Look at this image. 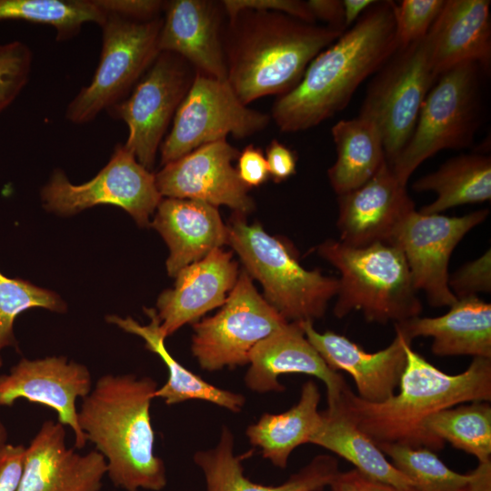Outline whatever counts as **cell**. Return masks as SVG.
<instances>
[{
	"label": "cell",
	"mask_w": 491,
	"mask_h": 491,
	"mask_svg": "<svg viewBox=\"0 0 491 491\" xmlns=\"http://www.w3.org/2000/svg\"><path fill=\"white\" fill-rule=\"evenodd\" d=\"M394 1H376L308 65L302 79L277 96L271 116L283 132L312 128L343 110L359 85L398 49Z\"/></svg>",
	"instance_id": "1"
},
{
	"label": "cell",
	"mask_w": 491,
	"mask_h": 491,
	"mask_svg": "<svg viewBox=\"0 0 491 491\" xmlns=\"http://www.w3.org/2000/svg\"><path fill=\"white\" fill-rule=\"evenodd\" d=\"M343 32L271 11L243 10L224 29L226 80L245 104L283 95Z\"/></svg>",
	"instance_id": "2"
},
{
	"label": "cell",
	"mask_w": 491,
	"mask_h": 491,
	"mask_svg": "<svg viewBox=\"0 0 491 491\" xmlns=\"http://www.w3.org/2000/svg\"><path fill=\"white\" fill-rule=\"evenodd\" d=\"M156 389L150 376L106 374L77 412L86 440L105 459L110 481L125 491H160L167 484L165 463L154 452L150 406Z\"/></svg>",
	"instance_id": "3"
},
{
	"label": "cell",
	"mask_w": 491,
	"mask_h": 491,
	"mask_svg": "<svg viewBox=\"0 0 491 491\" xmlns=\"http://www.w3.org/2000/svg\"><path fill=\"white\" fill-rule=\"evenodd\" d=\"M406 363L400 391L388 399L372 403L348 387L341 404L356 426L376 444L397 443L413 447L440 450L445 443L424 430L432 415L460 404L491 400V358L474 357L457 375H448L405 346Z\"/></svg>",
	"instance_id": "4"
},
{
	"label": "cell",
	"mask_w": 491,
	"mask_h": 491,
	"mask_svg": "<svg viewBox=\"0 0 491 491\" xmlns=\"http://www.w3.org/2000/svg\"><path fill=\"white\" fill-rule=\"evenodd\" d=\"M317 253L340 273L334 315L359 311L368 322L401 323L419 316L423 306L401 249L389 242L355 247L326 240Z\"/></svg>",
	"instance_id": "5"
},
{
	"label": "cell",
	"mask_w": 491,
	"mask_h": 491,
	"mask_svg": "<svg viewBox=\"0 0 491 491\" xmlns=\"http://www.w3.org/2000/svg\"><path fill=\"white\" fill-rule=\"evenodd\" d=\"M227 227V244L239 256L246 272L264 289V298L288 322L324 316L337 294L338 278L302 266L288 246L267 234L259 224L249 225L235 212Z\"/></svg>",
	"instance_id": "6"
},
{
	"label": "cell",
	"mask_w": 491,
	"mask_h": 491,
	"mask_svg": "<svg viewBox=\"0 0 491 491\" xmlns=\"http://www.w3.org/2000/svg\"><path fill=\"white\" fill-rule=\"evenodd\" d=\"M476 63H465L441 74L427 94L414 132L390 165L406 185L426 159L446 149L471 145L480 124V73Z\"/></svg>",
	"instance_id": "7"
},
{
	"label": "cell",
	"mask_w": 491,
	"mask_h": 491,
	"mask_svg": "<svg viewBox=\"0 0 491 491\" xmlns=\"http://www.w3.org/2000/svg\"><path fill=\"white\" fill-rule=\"evenodd\" d=\"M162 17L139 20L108 13L102 28V50L91 82L65 109L73 124L93 121L125 99L159 55Z\"/></svg>",
	"instance_id": "8"
},
{
	"label": "cell",
	"mask_w": 491,
	"mask_h": 491,
	"mask_svg": "<svg viewBox=\"0 0 491 491\" xmlns=\"http://www.w3.org/2000/svg\"><path fill=\"white\" fill-rule=\"evenodd\" d=\"M437 78L426 35L398 48L371 80L359 116L373 122L379 130L389 165L408 143L423 103Z\"/></svg>",
	"instance_id": "9"
},
{
	"label": "cell",
	"mask_w": 491,
	"mask_h": 491,
	"mask_svg": "<svg viewBox=\"0 0 491 491\" xmlns=\"http://www.w3.org/2000/svg\"><path fill=\"white\" fill-rule=\"evenodd\" d=\"M271 116L245 105L227 80L195 72V79L160 145L165 165L206 144L231 135L245 138L265 129Z\"/></svg>",
	"instance_id": "10"
},
{
	"label": "cell",
	"mask_w": 491,
	"mask_h": 491,
	"mask_svg": "<svg viewBox=\"0 0 491 491\" xmlns=\"http://www.w3.org/2000/svg\"><path fill=\"white\" fill-rule=\"evenodd\" d=\"M288 323L241 271L220 311L193 325L191 350L205 371L244 366L260 341Z\"/></svg>",
	"instance_id": "11"
},
{
	"label": "cell",
	"mask_w": 491,
	"mask_h": 491,
	"mask_svg": "<svg viewBox=\"0 0 491 491\" xmlns=\"http://www.w3.org/2000/svg\"><path fill=\"white\" fill-rule=\"evenodd\" d=\"M155 176L124 145H117L108 163L88 182L74 185L56 169L41 190L44 207L59 215H73L97 205H113L127 212L140 226L162 199Z\"/></svg>",
	"instance_id": "12"
},
{
	"label": "cell",
	"mask_w": 491,
	"mask_h": 491,
	"mask_svg": "<svg viewBox=\"0 0 491 491\" xmlns=\"http://www.w3.org/2000/svg\"><path fill=\"white\" fill-rule=\"evenodd\" d=\"M195 76V70L184 58L160 52L128 96L107 110L125 123L128 135L124 145L149 171Z\"/></svg>",
	"instance_id": "13"
},
{
	"label": "cell",
	"mask_w": 491,
	"mask_h": 491,
	"mask_svg": "<svg viewBox=\"0 0 491 491\" xmlns=\"http://www.w3.org/2000/svg\"><path fill=\"white\" fill-rule=\"evenodd\" d=\"M488 215L487 209L462 216L415 210L389 242L403 252L415 288L425 293L431 306H450L457 300L448 286L450 256L463 237Z\"/></svg>",
	"instance_id": "14"
},
{
	"label": "cell",
	"mask_w": 491,
	"mask_h": 491,
	"mask_svg": "<svg viewBox=\"0 0 491 491\" xmlns=\"http://www.w3.org/2000/svg\"><path fill=\"white\" fill-rule=\"evenodd\" d=\"M92 388L91 373L83 364L63 356L22 358L8 374L0 376V406L25 399L51 408L57 421L72 429L74 447L80 450L87 440L78 424L76 400L85 397Z\"/></svg>",
	"instance_id": "15"
},
{
	"label": "cell",
	"mask_w": 491,
	"mask_h": 491,
	"mask_svg": "<svg viewBox=\"0 0 491 491\" xmlns=\"http://www.w3.org/2000/svg\"><path fill=\"white\" fill-rule=\"evenodd\" d=\"M238 155L226 139L204 145L163 165L155 174L157 189L162 197L226 205L246 215L254 209V201L232 165Z\"/></svg>",
	"instance_id": "16"
},
{
	"label": "cell",
	"mask_w": 491,
	"mask_h": 491,
	"mask_svg": "<svg viewBox=\"0 0 491 491\" xmlns=\"http://www.w3.org/2000/svg\"><path fill=\"white\" fill-rule=\"evenodd\" d=\"M340 242L355 247L390 242L416 205L386 161L367 182L338 195Z\"/></svg>",
	"instance_id": "17"
},
{
	"label": "cell",
	"mask_w": 491,
	"mask_h": 491,
	"mask_svg": "<svg viewBox=\"0 0 491 491\" xmlns=\"http://www.w3.org/2000/svg\"><path fill=\"white\" fill-rule=\"evenodd\" d=\"M65 426L45 420L25 446L16 491H100L107 473L95 449L81 454L65 442Z\"/></svg>",
	"instance_id": "18"
},
{
	"label": "cell",
	"mask_w": 491,
	"mask_h": 491,
	"mask_svg": "<svg viewBox=\"0 0 491 491\" xmlns=\"http://www.w3.org/2000/svg\"><path fill=\"white\" fill-rule=\"evenodd\" d=\"M163 11L159 51L181 56L199 74L226 80L223 45L226 15L221 2L171 0L165 2Z\"/></svg>",
	"instance_id": "19"
},
{
	"label": "cell",
	"mask_w": 491,
	"mask_h": 491,
	"mask_svg": "<svg viewBox=\"0 0 491 491\" xmlns=\"http://www.w3.org/2000/svg\"><path fill=\"white\" fill-rule=\"evenodd\" d=\"M301 326L309 343L332 370L352 376L360 398L377 403L395 395L406 363L405 346L412 342L399 329L395 328L396 337L389 346L368 353L344 336L316 331L311 321L301 322Z\"/></svg>",
	"instance_id": "20"
},
{
	"label": "cell",
	"mask_w": 491,
	"mask_h": 491,
	"mask_svg": "<svg viewBox=\"0 0 491 491\" xmlns=\"http://www.w3.org/2000/svg\"><path fill=\"white\" fill-rule=\"evenodd\" d=\"M233 254L220 248L183 269L172 289L157 298V316L165 338L185 324H195L208 311L222 306L238 277Z\"/></svg>",
	"instance_id": "21"
},
{
	"label": "cell",
	"mask_w": 491,
	"mask_h": 491,
	"mask_svg": "<svg viewBox=\"0 0 491 491\" xmlns=\"http://www.w3.org/2000/svg\"><path fill=\"white\" fill-rule=\"evenodd\" d=\"M245 376L246 386L257 393L282 392L278 382L283 374L314 376L326 386L327 406L336 405L349 387L343 376L332 370L309 343L301 322H289L260 341L252 350Z\"/></svg>",
	"instance_id": "22"
},
{
	"label": "cell",
	"mask_w": 491,
	"mask_h": 491,
	"mask_svg": "<svg viewBox=\"0 0 491 491\" xmlns=\"http://www.w3.org/2000/svg\"><path fill=\"white\" fill-rule=\"evenodd\" d=\"M488 0H445L426 35L431 64L437 77L465 63L487 73L491 64Z\"/></svg>",
	"instance_id": "23"
},
{
	"label": "cell",
	"mask_w": 491,
	"mask_h": 491,
	"mask_svg": "<svg viewBox=\"0 0 491 491\" xmlns=\"http://www.w3.org/2000/svg\"><path fill=\"white\" fill-rule=\"evenodd\" d=\"M155 210L150 225L169 247L166 270L170 276L227 244V227L217 208L210 204L165 197Z\"/></svg>",
	"instance_id": "24"
},
{
	"label": "cell",
	"mask_w": 491,
	"mask_h": 491,
	"mask_svg": "<svg viewBox=\"0 0 491 491\" xmlns=\"http://www.w3.org/2000/svg\"><path fill=\"white\" fill-rule=\"evenodd\" d=\"M443 316H416L395 324L411 341L432 337L438 356H472L491 358V305L477 296L457 299Z\"/></svg>",
	"instance_id": "25"
},
{
	"label": "cell",
	"mask_w": 491,
	"mask_h": 491,
	"mask_svg": "<svg viewBox=\"0 0 491 491\" xmlns=\"http://www.w3.org/2000/svg\"><path fill=\"white\" fill-rule=\"evenodd\" d=\"M242 459L234 454V436L226 426L222 428L215 447L194 456L195 463L205 475L206 491H321L340 472L336 458L319 455L282 485L263 486L244 476Z\"/></svg>",
	"instance_id": "26"
},
{
	"label": "cell",
	"mask_w": 491,
	"mask_h": 491,
	"mask_svg": "<svg viewBox=\"0 0 491 491\" xmlns=\"http://www.w3.org/2000/svg\"><path fill=\"white\" fill-rule=\"evenodd\" d=\"M144 309L150 318V322L145 326L130 316L124 318L111 315L107 316L105 320L126 333L140 336L145 340V348L156 354L166 366L167 381L157 387L154 394L155 398H162L168 406L188 400H204L232 412H239L245 405L246 398L240 394L207 383L176 361L165 347V338L160 330L161 322L156 310L145 307Z\"/></svg>",
	"instance_id": "27"
},
{
	"label": "cell",
	"mask_w": 491,
	"mask_h": 491,
	"mask_svg": "<svg viewBox=\"0 0 491 491\" xmlns=\"http://www.w3.org/2000/svg\"><path fill=\"white\" fill-rule=\"evenodd\" d=\"M320 413L321 424L309 443L336 454L372 480L403 491H416L414 483L397 470L376 444L356 426L341 400Z\"/></svg>",
	"instance_id": "28"
},
{
	"label": "cell",
	"mask_w": 491,
	"mask_h": 491,
	"mask_svg": "<svg viewBox=\"0 0 491 491\" xmlns=\"http://www.w3.org/2000/svg\"><path fill=\"white\" fill-rule=\"evenodd\" d=\"M321 395L317 386L308 380L302 386L299 401L280 414H264L249 426L246 436L263 456L280 468L287 465L289 456L300 445L309 443L321 424L318 405Z\"/></svg>",
	"instance_id": "29"
},
{
	"label": "cell",
	"mask_w": 491,
	"mask_h": 491,
	"mask_svg": "<svg viewBox=\"0 0 491 491\" xmlns=\"http://www.w3.org/2000/svg\"><path fill=\"white\" fill-rule=\"evenodd\" d=\"M331 134L337 156L327 175L340 195L367 182L386 160L381 134L368 119L341 120L333 125Z\"/></svg>",
	"instance_id": "30"
},
{
	"label": "cell",
	"mask_w": 491,
	"mask_h": 491,
	"mask_svg": "<svg viewBox=\"0 0 491 491\" xmlns=\"http://www.w3.org/2000/svg\"><path fill=\"white\" fill-rule=\"evenodd\" d=\"M412 188L437 195L432 203L419 210L422 214H439L458 205L489 201L491 158L483 154L456 155L436 171L418 178Z\"/></svg>",
	"instance_id": "31"
},
{
	"label": "cell",
	"mask_w": 491,
	"mask_h": 491,
	"mask_svg": "<svg viewBox=\"0 0 491 491\" xmlns=\"http://www.w3.org/2000/svg\"><path fill=\"white\" fill-rule=\"evenodd\" d=\"M105 0H0V21H25L52 26L57 41L75 37L86 23L103 25Z\"/></svg>",
	"instance_id": "32"
},
{
	"label": "cell",
	"mask_w": 491,
	"mask_h": 491,
	"mask_svg": "<svg viewBox=\"0 0 491 491\" xmlns=\"http://www.w3.org/2000/svg\"><path fill=\"white\" fill-rule=\"evenodd\" d=\"M423 427L434 439L450 443L478 462L491 460V406L487 402L443 409L429 416Z\"/></svg>",
	"instance_id": "33"
},
{
	"label": "cell",
	"mask_w": 491,
	"mask_h": 491,
	"mask_svg": "<svg viewBox=\"0 0 491 491\" xmlns=\"http://www.w3.org/2000/svg\"><path fill=\"white\" fill-rule=\"evenodd\" d=\"M393 466L410 479L416 491H466L469 474H459L446 466L434 450L397 443H378Z\"/></svg>",
	"instance_id": "34"
},
{
	"label": "cell",
	"mask_w": 491,
	"mask_h": 491,
	"mask_svg": "<svg viewBox=\"0 0 491 491\" xmlns=\"http://www.w3.org/2000/svg\"><path fill=\"white\" fill-rule=\"evenodd\" d=\"M34 307L56 313L66 311L65 303L56 293L26 280L9 278L0 272V368L3 366L1 351L8 346L17 348L14 334L15 318Z\"/></svg>",
	"instance_id": "35"
},
{
	"label": "cell",
	"mask_w": 491,
	"mask_h": 491,
	"mask_svg": "<svg viewBox=\"0 0 491 491\" xmlns=\"http://www.w3.org/2000/svg\"><path fill=\"white\" fill-rule=\"evenodd\" d=\"M33 53L22 41L0 44V113L20 95L29 81Z\"/></svg>",
	"instance_id": "36"
},
{
	"label": "cell",
	"mask_w": 491,
	"mask_h": 491,
	"mask_svg": "<svg viewBox=\"0 0 491 491\" xmlns=\"http://www.w3.org/2000/svg\"><path fill=\"white\" fill-rule=\"evenodd\" d=\"M445 0H402L396 3L395 20L398 48L424 38L437 15Z\"/></svg>",
	"instance_id": "37"
},
{
	"label": "cell",
	"mask_w": 491,
	"mask_h": 491,
	"mask_svg": "<svg viewBox=\"0 0 491 491\" xmlns=\"http://www.w3.org/2000/svg\"><path fill=\"white\" fill-rule=\"evenodd\" d=\"M448 286L456 299L491 291V252L470 261L449 275Z\"/></svg>",
	"instance_id": "38"
},
{
	"label": "cell",
	"mask_w": 491,
	"mask_h": 491,
	"mask_svg": "<svg viewBox=\"0 0 491 491\" xmlns=\"http://www.w3.org/2000/svg\"><path fill=\"white\" fill-rule=\"evenodd\" d=\"M222 6L227 18L243 10L282 13L307 23L316 24L306 1L300 0H224Z\"/></svg>",
	"instance_id": "39"
},
{
	"label": "cell",
	"mask_w": 491,
	"mask_h": 491,
	"mask_svg": "<svg viewBox=\"0 0 491 491\" xmlns=\"http://www.w3.org/2000/svg\"><path fill=\"white\" fill-rule=\"evenodd\" d=\"M236 171L241 181L249 188L259 186L270 176L263 150L254 145H246L237 157Z\"/></svg>",
	"instance_id": "40"
},
{
	"label": "cell",
	"mask_w": 491,
	"mask_h": 491,
	"mask_svg": "<svg viewBox=\"0 0 491 491\" xmlns=\"http://www.w3.org/2000/svg\"><path fill=\"white\" fill-rule=\"evenodd\" d=\"M25 446L7 444L0 451V491H16L24 466Z\"/></svg>",
	"instance_id": "41"
},
{
	"label": "cell",
	"mask_w": 491,
	"mask_h": 491,
	"mask_svg": "<svg viewBox=\"0 0 491 491\" xmlns=\"http://www.w3.org/2000/svg\"><path fill=\"white\" fill-rule=\"evenodd\" d=\"M269 176L276 183L285 181L296 174L297 156L296 153L273 139L266 150Z\"/></svg>",
	"instance_id": "42"
},
{
	"label": "cell",
	"mask_w": 491,
	"mask_h": 491,
	"mask_svg": "<svg viewBox=\"0 0 491 491\" xmlns=\"http://www.w3.org/2000/svg\"><path fill=\"white\" fill-rule=\"evenodd\" d=\"M329 486L332 491H403L372 480L356 469L339 472Z\"/></svg>",
	"instance_id": "43"
},
{
	"label": "cell",
	"mask_w": 491,
	"mask_h": 491,
	"mask_svg": "<svg viewBox=\"0 0 491 491\" xmlns=\"http://www.w3.org/2000/svg\"><path fill=\"white\" fill-rule=\"evenodd\" d=\"M309 9L316 19L325 22L333 29L345 32L344 6L340 0H309Z\"/></svg>",
	"instance_id": "44"
},
{
	"label": "cell",
	"mask_w": 491,
	"mask_h": 491,
	"mask_svg": "<svg viewBox=\"0 0 491 491\" xmlns=\"http://www.w3.org/2000/svg\"><path fill=\"white\" fill-rule=\"evenodd\" d=\"M466 491H491V460L479 462L470 472V480Z\"/></svg>",
	"instance_id": "45"
},
{
	"label": "cell",
	"mask_w": 491,
	"mask_h": 491,
	"mask_svg": "<svg viewBox=\"0 0 491 491\" xmlns=\"http://www.w3.org/2000/svg\"><path fill=\"white\" fill-rule=\"evenodd\" d=\"M374 0H343L345 28H350L375 3Z\"/></svg>",
	"instance_id": "46"
},
{
	"label": "cell",
	"mask_w": 491,
	"mask_h": 491,
	"mask_svg": "<svg viewBox=\"0 0 491 491\" xmlns=\"http://www.w3.org/2000/svg\"><path fill=\"white\" fill-rule=\"evenodd\" d=\"M8 433L5 424L0 419V451L8 444Z\"/></svg>",
	"instance_id": "47"
}]
</instances>
